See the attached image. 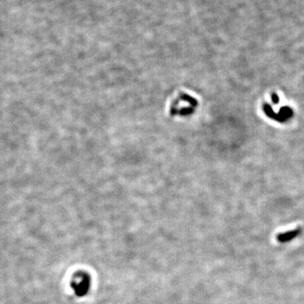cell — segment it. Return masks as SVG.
<instances>
[{"mask_svg":"<svg viewBox=\"0 0 304 304\" xmlns=\"http://www.w3.org/2000/svg\"><path fill=\"white\" fill-rule=\"evenodd\" d=\"M198 106V101L193 96L182 93L172 104L170 109L171 116L189 117L192 115Z\"/></svg>","mask_w":304,"mask_h":304,"instance_id":"6da1fadb","label":"cell"},{"mask_svg":"<svg viewBox=\"0 0 304 304\" xmlns=\"http://www.w3.org/2000/svg\"><path fill=\"white\" fill-rule=\"evenodd\" d=\"M73 287L78 296H84L89 290L90 279L86 276H81L73 283Z\"/></svg>","mask_w":304,"mask_h":304,"instance_id":"7a4b0ae2","label":"cell"}]
</instances>
